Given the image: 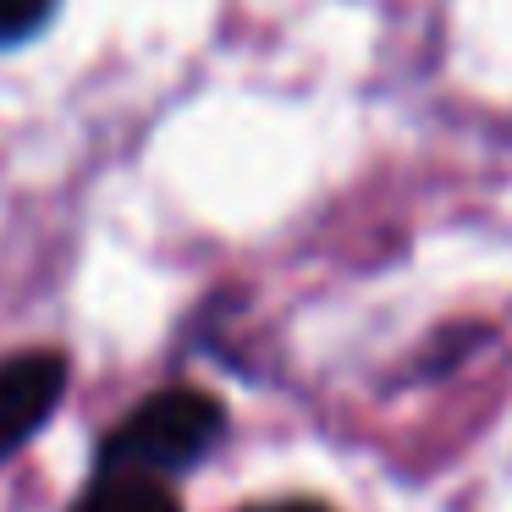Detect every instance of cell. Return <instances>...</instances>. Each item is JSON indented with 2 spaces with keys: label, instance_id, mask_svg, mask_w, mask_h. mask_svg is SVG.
<instances>
[{
  "label": "cell",
  "instance_id": "cell-1",
  "mask_svg": "<svg viewBox=\"0 0 512 512\" xmlns=\"http://www.w3.org/2000/svg\"><path fill=\"white\" fill-rule=\"evenodd\" d=\"M226 441V408L210 391L171 386L138 402L100 441V474H188Z\"/></svg>",
  "mask_w": 512,
  "mask_h": 512
},
{
  "label": "cell",
  "instance_id": "cell-2",
  "mask_svg": "<svg viewBox=\"0 0 512 512\" xmlns=\"http://www.w3.org/2000/svg\"><path fill=\"white\" fill-rule=\"evenodd\" d=\"M67 391V358L61 353H23L0 364V463L23 441H34L39 424Z\"/></svg>",
  "mask_w": 512,
  "mask_h": 512
},
{
  "label": "cell",
  "instance_id": "cell-3",
  "mask_svg": "<svg viewBox=\"0 0 512 512\" xmlns=\"http://www.w3.org/2000/svg\"><path fill=\"white\" fill-rule=\"evenodd\" d=\"M72 512H177V501L149 474H100Z\"/></svg>",
  "mask_w": 512,
  "mask_h": 512
},
{
  "label": "cell",
  "instance_id": "cell-4",
  "mask_svg": "<svg viewBox=\"0 0 512 512\" xmlns=\"http://www.w3.org/2000/svg\"><path fill=\"white\" fill-rule=\"evenodd\" d=\"M50 12H56V0H0V50L34 39L50 23Z\"/></svg>",
  "mask_w": 512,
  "mask_h": 512
},
{
  "label": "cell",
  "instance_id": "cell-5",
  "mask_svg": "<svg viewBox=\"0 0 512 512\" xmlns=\"http://www.w3.org/2000/svg\"><path fill=\"white\" fill-rule=\"evenodd\" d=\"M248 512H331V507H314V501H281V507H248Z\"/></svg>",
  "mask_w": 512,
  "mask_h": 512
}]
</instances>
